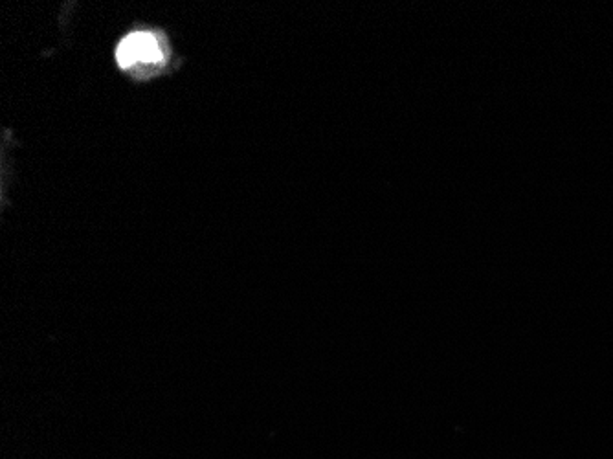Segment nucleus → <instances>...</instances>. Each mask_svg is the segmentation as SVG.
I'll use <instances>...</instances> for the list:
<instances>
[{
    "label": "nucleus",
    "instance_id": "1",
    "mask_svg": "<svg viewBox=\"0 0 613 459\" xmlns=\"http://www.w3.org/2000/svg\"><path fill=\"white\" fill-rule=\"evenodd\" d=\"M164 61L162 46L157 35L149 32H134L125 35L120 45L116 46V63L118 67L127 70L142 63V65H160Z\"/></svg>",
    "mask_w": 613,
    "mask_h": 459
}]
</instances>
